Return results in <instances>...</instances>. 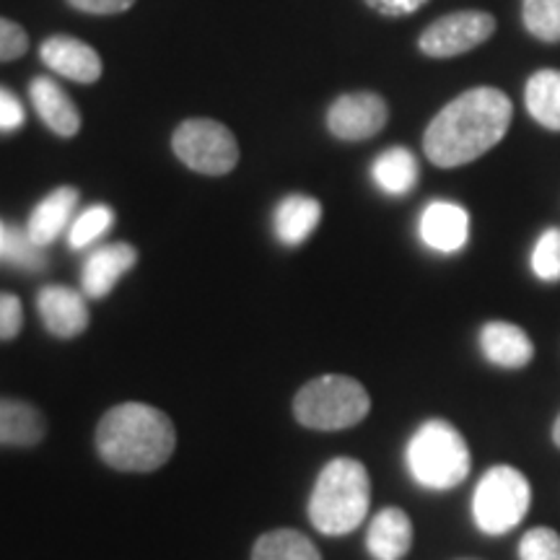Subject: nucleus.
Wrapping results in <instances>:
<instances>
[{
	"label": "nucleus",
	"instance_id": "nucleus-12",
	"mask_svg": "<svg viewBox=\"0 0 560 560\" xmlns=\"http://www.w3.org/2000/svg\"><path fill=\"white\" fill-rule=\"evenodd\" d=\"M39 58L52 73L75 83H94L102 75L100 52L75 37H50L39 47Z\"/></svg>",
	"mask_w": 560,
	"mask_h": 560
},
{
	"label": "nucleus",
	"instance_id": "nucleus-26",
	"mask_svg": "<svg viewBox=\"0 0 560 560\" xmlns=\"http://www.w3.org/2000/svg\"><path fill=\"white\" fill-rule=\"evenodd\" d=\"M532 270L545 283L560 280V229H545L532 249Z\"/></svg>",
	"mask_w": 560,
	"mask_h": 560
},
{
	"label": "nucleus",
	"instance_id": "nucleus-13",
	"mask_svg": "<svg viewBox=\"0 0 560 560\" xmlns=\"http://www.w3.org/2000/svg\"><path fill=\"white\" fill-rule=\"evenodd\" d=\"M138 262V252L130 244H104V247H96L83 262L81 272V289L83 296L89 299H104L107 293L115 289L117 280H120L125 272L132 270V265Z\"/></svg>",
	"mask_w": 560,
	"mask_h": 560
},
{
	"label": "nucleus",
	"instance_id": "nucleus-34",
	"mask_svg": "<svg viewBox=\"0 0 560 560\" xmlns=\"http://www.w3.org/2000/svg\"><path fill=\"white\" fill-rule=\"evenodd\" d=\"M5 231H9V226H5L3 221H0V260H3V247H5Z\"/></svg>",
	"mask_w": 560,
	"mask_h": 560
},
{
	"label": "nucleus",
	"instance_id": "nucleus-9",
	"mask_svg": "<svg viewBox=\"0 0 560 560\" xmlns=\"http://www.w3.org/2000/svg\"><path fill=\"white\" fill-rule=\"evenodd\" d=\"M389 120L387 102L374 91H355L332 102L327 109V128L338 140L359 143L380 136Z\"/></svg>",
	"mask_w": 560,
	"mask_h": 560
},
{
	"label": "nucleus",
	"instance_id": "nucleus-29",
	"mask_svg": "<svg viewBox=\"0 0 560 560\" xmlns=\"http://www.w3.org/2000/svg\"><path fill=\"white\" fill-rule=\"evenodd\" d=\"M24 325V310L13 293H0V340H13Z\"/></svg>",
	"mask_w": 560,
	"mask_h": 560
},
{
	"label": "nucleus",
	"instance_id": "nucleus-33",
	"mask_svg": "<svg viewBox=\"0 0 560 560\" xmlns=\"http://www.w3.org/2000/svg\"><path fill=\"white\" fill-rule=\"evenodd\" d=\"M552 444L560 450V416L556 418V423H552Z\"/></svg>",
	"mask_w": 560,
	"mask_h": 560
},
{
	"label": "nucleus",
	"instance_id": "nucleus-16",
	"mask_svg": "<svg viewBox=\"0 0 560 560\" xmlns=\"http://www.w3.org/2000/svg\"><path fill=\"white\" fill-rule=\"evenodd\" d=\"M30 96L34 109H37V115L42 117V122H45L55 136L73 138L75 132L81 130V112L66 91H62L60 83L39 75V79L32 81Z\"/></svg>",
	"mask_w": 560,
	"mask_h": 560
},
{
	"label": "nucleus",
	"instance_id": "nucleus-15",
	"mask_svg": "<svg viewBox=\"0 0 560 560\" xmlns=\"http://www.w3.org/2000/svg\"><path fill=\"white\" fill-rule=\"evenodd\" d=\"M412 548V522L402 509H382L369 524L366 550L374 560H402Z\"/></svg>",
	"mask_w": 560,
	"mask_h": 560
},
{
	"label": "nucleus",
	"instance_id": "nucleus-24",
	"mask_svg": "<svg viewBox=\"0 0 560 560\" xmlns=\"http://www.w3.org/2000/svg\"><path fill=\"white\" fill-rule=\"evenodd\" d=\"M522 21L540 42H560V0H522Z\"/></svg>",
	"mask_w": 560,
	"mask_h": 560
},
{
	"label": "nucleus",
	"instance_id": "nucleus-20",
	"mask_svg": "<svg viewBox=\"0 0 560 560\" xmlns=\"http://www.w3.org/2000/svg\"><path fill=\"white\" fill-rule=\"evenodd\" d=\"M371 177H374L376 187L382 192L395 195H408L418 182V161L408 149L395 145V149L384 151L382 156H376L374 166H371Z\"/></svg>",
	"mask_w": 560,
	"mask_h": 560
},
{
	"label": "nucleus",
	"instance_id": "nucleus-10",
	"mask_svg": "<svg viewBox=\"0 0 560 560\" xmlns=\"http://www.w3.org/2000/svg\"><path fill=\"white\" fill-rule=\"evenodd\" d=\"M418 231L425 247L441 255H454L465 249L470 240V215L457 202L433 200L420 213Z\"/></svg>",
	"mask_w": 560,
	"mask_h": 560
},
{
	"label": "nucleus",
	"instance_id": "nucleus-18",
	"mask_svg": "<svg viewBox=\"0 0 560 560\" xmlns=\"http://www.w3.org/2000/svg\"><path fill=\"white\" fill-rule=\"evenodd\" d=\"M322 221V206L310 195H289L272 213V229L285 247H299L314 234Z\"/></svg>",
	"mask_w": 560,
	"mask_h": 560
},
{
	"label": "nucleus",
	"instance_id": "nucleus-32",
	"mask_svg": "<svg viewBox=\"0 0 560 560\" xmlns=\"http://www.w3.org/2000/svg\"><path fill=\"white\" fill-rule=\"evenodd\" d=\"M68 3L83 13H94V16H112V13L128 11L136 0H68Z\"/></svg>",
	"mask_w": 560,
	"mask_h": 560
},
{
	"label": "nucleus",
	"instance_id": "nucleus-4",
	"mask_svg": "<svg viewBox=\"0 0 560 560\" xmlns=\"http://www.w3.org/2000/svg\"><path fill=\"white\" fill-rule=\"evenodd\" d=\"M405 465L420 488L452 490L470 475V450L452 423L433 418L410 436Z\"/></svg>",
	"mask_w": 560,
	"mask_h": 560
},
{
	"label": "nucleus",
	"instance_id": "nucleus-7",
	"mask_svg": "<svg viewBox=\"0 0 560 560\" xmlns=\"http://www.w3.org/2000/svg\"><path fill=\"white\" fill-rule=\"evenodd\" d=\"M174 153L192 172L221 177L229 174L240 161V145L234 132L215 120H187L174 130Z\"/></svg>",
	"mask_w": 560,
	"mask_h": 560
},
{
	"label": "nucleus",
	"instance_id": "nucleus-22",
	"mask_svg": "<svg viewBox=\"0 0 560 560\" xmlns=\"http://www.w3.org/2000/svg\"><path fill=\"white\" fill-rule=\"evenodd\" d=\"M252 560H322L317 545L296 529H276L255 542Z\"/></svg>",
	"mask_w": 560,
	"mask_h": 560
},
{
	"label": "nucleus",
	"instance_id": "nucleus-14",
	"mask_svg": "<svg viewBox=\"0 0 560 560\" xmlns=\"http://www.w3.org/2000/svg\"><path fill=\"white\" fill-rule=\"evenodd\" d=\"M478 340L482 355L499 369H524L535 359V342L511 322H488Z\"/></svg>",
	"mask_w": 560,
	"mask_h": 560
},
{
	"label": "nucleus",
	"instance_id": "nucleus-11",
	"mask_svg": "<svg viewBox=\"0 0 560 560\" xmlns=\"http://www.w3.org/2000/svg\"><path fill=\"white\" fill-rule=\"evenodd\" d=\"M37 312L55 338H79L89 327L86 296L68 285H45L37 296Z\"/></svg>",
	"mask_w": 560,
	"mask_h": 560
},
{
	"label": "nucleus",
	"instance_id": "nucleus-23",
	"mask_svg": "<svg viewBox=\"0 0 560 560\" xmlns=\"http://www.w3.org/2000/svg\"><path fill=\"white\" fill-rule=\"evenodd\" d=\"M3 262H9L11 268L37 272L47 265L45 247H39L32 240L30 231L21 226H9L5 231V247H3Z\"/></svg>",
	"mask_w": 560,
	"mask_h": 560
},
{
	"label": "nucleus",
	"instance_id": "nucleus-28",
	"mask_svg": "<svg viewBox=\"0 0 560 560\" xmlns=\"http://www.w3.org/2000/svg\"><path fill=\"white\" fill-rule=\"evenodd\" d=\"M30 50V37L19 24L0 16V62L16 60Z\"/></svg>",
	"mask_w": 560,
	"mask_h": 560
},
{
	"label": "nucleus",
	"instance_id": "nucleus-31",
	"mask_svg": "<svg viewBox=\"0 0 560 560\" xmlns=\"http://www.w3.org/2000/svg\"><path fill=\"white\" fill-rule=\"evenodd\" d=\"M425 3H429V0H366L369 9H374L376 13H382V16L387 19L410 16V13L423 9Z\"/></svg>",
	"mask_w": 560,
	"mask_h": 560
},
{
	"label": "nucleus",
	"instance_id": "nucleus-17",
	"mask_svg": "<svg viewBox=\"0 0 560 560\" xmlns=\"http://www.w3.org/2000/svg\"><path fill=\"white\" fill-rule=\"evenodd\" d=\"M75 206H79V190H73V187H58L45 200H39L37 208L32 210L30 223H26L32 240L39 247H50L62 231L70 229Z\"/></svg>",
	"mask_w": 560,
	"mask_h": 560
},
{
	"label": "nucleus",
	"instance_id": "nucleus-30",
	"mask_svg": "<svg viewBox=\"0 0 560 560\" xmlns=\"http://www.w3.org/2000/svg\"><path fill=\"white\" fill-rule=\"evenodd\" d=\"M26 120V112L16 100V94H11L9 89L0 86V132H13L19 130Z\"/></svg>",
	"mask_w": 560,
	"mask_h": 560
},
{
	"label": "nucleus",
	"instance_id": "nucleus-6",
	"mask_svg": "<svg viewBox=\"0 0 560 560\" xmlns=\"http://www.w3.org/2000/svg\"><path fill=\"white\" fill-rule=\"evenodd\" d=\"M532 503L529 480L516 467H490L475 486L472 520L482 535L499 537L520 527Z\"/></svg>",
	"mask_w": 560,
	"mask_h": 560
},
{
	"label": "nucleus",
	"instance_id": "nucleus-21",
	"mask_svg": "<svg viewBox=\"0 0 560 560\" xmlns=\"http://www.w3.org/2000/svg\"><path fill=\"white\" fill-rule=\"evenodd\" d=\"M524 104L542 128L560 132V70H537L524 89Z\"/></svg>",
	"mask_w": 560,
	"mask_h": 560
},
{
	"label": "nucleus",
	"instance_id": "nucleus-1",
	"mask_svg": "<svg viewBox=\"0 0 560 560\" xmlns=\"http://www.w3.org/2000/svg\"><path fill=\"white\" fill-rule=\"evenodd\" d=\"M514 104L501 89L478 86L452 100L429 122L423 151L441 170L472 164L509 132Z\"/></svg>",
	"mask_w": 560,
	"mask_h": 560
},
{
	"label": "nucleus",
	"instance_id": "nucleus-3",
	"mask_svg": "<svg viewBox=\"0 0 560 560\" xmlns=\"http://www.w3.org/2000/svg\"><path fill=\"white\" fill-rule=\"evenodd\" d=\"M371 506L369 470L353 457H335L322 467L310 495L312 527L327 537L359 529Z\"/></svg>",
	"mask_w": 560,
	"mask_h": 560
},
{
	"label": "nucleus",
	"instance_id": "nucleus-2",
	"mask_svg": "<svg viewBox=\"0 0 560 560\" xmlns=\"http://www.w3.org/2000/svg\"><path fill=\"white\" fill-rule=\"evenodd\" d=\"M174 446L170 416L143 402L117 405L96 425V452L112 470L153 472L170 462Z\"/></svg>",
	"mask_w": 560,
	"mask_h": 560
},
{
	"label": "nucleus",
	"instance_id": "nucleus-5",
	"mask_svg": "<svg viewBox=\"0 0 560 560\" xmlns=\"http://www.w3.org/2000/svg\"><path fill=\"white\" fill-rule=\"evenodd\" d=\"M371 410V397L353 376L325 374L304 384L293 397V416L304 429L346 431L359 425Z\"/></svg>",
	"mask_w": 560,
	"mask_h": 560
},
{
	"label": "nucleus",
	"instance_id": "nucleus-27",
	"mask_svg": "<svg viewBox=\"0 0 560 560\" xmlns=\"http://www.w3.org/2000/svg\"><path fill=\"white\" fill-rule=\"evenodd\" d=\"M520 560H560V535L550 527H535L520 540Z\"/></svg>",
	"mask_w": 560,
	"mask_h": 560
},
{
	"label": "nucleus",
	"instance_id": "nucleus-25",
	"mask_svg": "<svg viewBox=\"0 0 560 560\" xmlns=\"http://www.w3.org/2000/svg\"><path fill=\"white\" fill-rule=\"evenodd\" d=\"M112 223H115V213H112L109 206H91L83 210L79 219L70 223L68 244L73 249L89 247V244H94L107 234Z\"/></svg>",
	"mask_w": 560,
	"mask_h": 560
},
{
	"label": "nucleus",
	"instance_id": "nucleus-8",
	"mask_svg": "<svg viewBox=\"0 0 560 560\" xmlns=\"http://www.w3.org/2000/svg\"><path fill=\"white\" fill-rule=\"evenodd\" d=\"M495 34V19L486 11H457L450 16H441L439 21L420 34L418 47L429 58L444 60L457 58L486 45Z\"/></svg>",
	"mask_w": 560,
	"mask_h": 560
},
{
	"label": "nucleus",
	"instance_id": "nucleus-19",
	"mask_svg": "<svg viewBox=\"0 0 560 560\" xmlns=\"http://www.w3.org/2000/svg\"><path fill=\"white\" fill-rule=\"evenodd\" d=\"M47 433V420L24 400H0V446H37Z\"/></svg>",
	"mask_w": 560,
	"mask_h": 560
}]
</instances>
